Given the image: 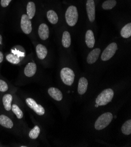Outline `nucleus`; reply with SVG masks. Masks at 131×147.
I'll return each instance as SVG.
<instances>
[{
	"instance_id": "nucleus-6",
	"label": "nucleus",
	"mask_w": 131,
	"mask_h": 147,
	"mask_svg": "<svg viewBox=\"0 0 131 147\" xmlns=\"http://www.w3.org/2000/svg\"><path fill=\"white\" fill-rule=\"evenodd\" d=\"M26 103L28 106L31 108L39 115H43L45 114V109L41 105H38L37 102L31 98H28L26 99Z\"/></svg>"
},
{
	"instance_id": "nucleus-26",
	"label": "nucleus",
	"mask_w": 131,
	"mask_h": 147,
	"mask_svg": "<svg viewBox=\"0 0 131 147\" xmlns=\"http://www.w3.org/2000/svg\"><path fill=\"white\" fill-rule=\"evenodd\" d=\"M7 60L13 64H18L20 62V59L18 56L13 55V54H9L6 56Z\"/></svg>"
},
{
	"instance_id": "nucleus-3",
	"label": "nucleus",
	"mask_w": 131,
	"mask_h": 147,
	"mask_svg": "<svg viewBox=\"0 0 131 147\" xmlns=\"http://www.w3.org/2000/svg\"><path fill=\"white\" fill-rule=\"evenodd\" d=\"M65 19L69 26H74L76 25L78 20V12L76 7L71 5L68 7L65 13Z\"/></svg>"
},
{
	"instance_id": "nucleus-28",
	"label": "nucleus",
	"mask_w": 131,
	"mask_h": 147,
	"mask_svg": "<svg viewBox=\"0 0 131 147\" xmlns=\"http://www.w3.org/2000/svg\"><path fill=\"white\" fill-rule=\"evenodd\" d=\"M11 1L12 0H1V5L3 7H7Z\"/></svg>"
},
{
	"instance_id": "nucleus-21",
	"label": "nucleus",
	"mask_w": 131,
	"mask_h": 147,
	"mask_svg": "<svg viewBox=\"0 0 131 147\" xmlns=\"http://www.w3.org/2000/svg\"><path fill=\"white\" fill-rule=\"evenodd\" d=\"M47 18L52 24H56L58 21V15L54 10H50L48 11Z\"/></svg>"
},
{
	"instance_id": "nucleus-1",
	"label": "nucleus",
	"mask_w": 131,
	"mask_h": 147,
	"mask_svg": "<svg viewBox=\"0 0 131 147\" xmlns=\"http://www.w3.org/2000/svg\"><path fill=\"white\" fill-rule=\"evenodd\" d=\"M114 96V92L111 89H107L102 92L96 99V104L99 106H105L110 102Z\"/></svg>"
},
{
	"instance_id": "nucleus-7",
	"label": "nucleus",
	"mask_w": 131,
	"mask_h": 147,
	"mask_svg": "<svg viewBox=\"0 0 131 147\" xmlns=\"http://www.w3.org/2000/svg\"><path fill=\"white\" fill-rule=\"evenodd\" d=\"M21 28L25 34H30L32 31V24L27 15L24 14L22 16L21 20Z\"/></svg>"
},
{
	"instance_id": "nucleus-23",
	"label": "nucleus",
	"mask_w": 131,
	"mask_h": 147,
	"mask_svg": "<svg viewBox=\"0 0 131 147\" xmlns=\"http://www.w3.org/2000/svg\"><path fill=\"white\" fill-rule=\"evenodd\" d=\"M116 4V0H107V1H105L102 4V8L105 10H109L115 7Z\"/></svg>"
},
{
	"instance_id": "nucleus-25",
	"label": "nucleus",
	"mask_w": 131,
	"mask_h": 147,
	"mask_svg": "<svg viewBox=\"0 0 131 147\" xmlns=\"http://www.w3.org/2000/svg\"><path fill=\"white\" fill-rule=\"evenodd\" d=\"M11 109L13 113L16 114L18 119H21L23 117V113L22 110L20 109V107L17 105H13L11 106Z\"/></svg>"
},
{
	"instance_id": "nucleus-12",
	"label": "nucleus",
	"mask_w": 131,
	"mask_h": 147,
	"mask_svg": "<svg viewBox=\"0 0 131 147\" xmlns=\"http://www.w3.org/2000/svg\"><path fill=\"white\" fill-rule=\"evenodd\" d=\"M100 53V49L99 48H96L92 50L87 57V62L89 64H93L96 62Z\"/></svg>"
},
{
	"instance_id": "nucleus-24",
	"label": "nucleus",
	"mask_w": 131,
	"mask_h": 147,
	"mask_svg": "<svg viewBox=\"0 0 131 147\" xmlns=\"http://www.w3.org/2000/svg\"><path fill=\"white\" fill-rule=\"evenodd\" d=\"M40 133V128L38 126L36 125L35 126L30 132L29 133V137H30L31 139L35 140L38 138Z\"/></svg>"
},
{
	"instance_id": "nucleus-19",
	"label": "nucleus",
	"mask_w": 131,
	"mask_h": 147,
	"mask_svg": "<svg viewBox=\"0 0 131 147\" xmlns=\"http://www.w3.org/2000/svg\"><path fill=\"white\" fill-rule=\"evenodd\" d=\"M71 35L69 32L65 31L63 33L62 35V45L64 48H69L71 45Z\"/></svg>"
},
{
	"instance_id": "nucleus-29",
	"label": "nucleus",
	"mask_w": 131,
	"mask_h": 147,
	"mask_svg": "<svg viewBox=\"0 0 131 147\" xmlns=\"http://www.w3.org/2000/svg\"><path fill=\"white\" fill-rule=\"evenodd\" d=\"M3 59H4L3 53L0 52V63H1L3 61Z\"/></svg>"
},
{
	"instance_id": "nucleus-27",
	"label": "nucleus",
	"mask_w": 131,
	"mask_h": 147,
	"mask_svg": "<svg viewBox=\"0 0 131 147\" xmlns=\"http://www.w3.org/2000/svg\"><path fill=\"white\" fill-rule=\"evenodd\" d=\"M8 89V87L5 82L3 80H0V92H5Z\"/></svg>"
},
{
	"instance_id": "nucleus-8",
	"label": "nucleus",
	"mask_w": 131,
	"mask_h": 147,
	"mask_svg": "<svg viewBox=\"0 0 131 147\" xmlns=\"http://www.w3.org/2000/svg\"><path fill=\"white\" fill-rule=\"evenodd\" d=\"M86 7L88 18L90 22H93L95 19V5L94 0H88Z\"/></svg>"
},
{
	"instance_id": "nucleus-15",
	"label": "nucleus",
	"mask_w": 131,
	"mask_h": 147,
	"mask_svg": "<svg viewBox=\"0 0 131 147\" xmlns=\"http://www.w3.org/2000/svg\"><path fill=\"white\" fill-rule=\"evenodd\" d=\"M36 52L38 57L41 60L44 59L47 55L48 51L47 48L42 45V44H38L36 47Z\"/></svg>"
},
{
	"instance_id": "nucleus-16",
	"label": "nucleus",
	"mask_w": 131,
	"mask_h": 147,
	"mask_svg": "<svg viewBox=\"0 0 131 147\" xmlns=\"http://www.w3.org/2000/svg\"><path fill=\"white\" fill-rule=\"evenodd\" d=\"M0 124L7 128H11L14 125L12 120L7 116L3 114L0 115Z\"/></svg>"
},
{
	"instance_id": "nucleus-5",
	"label": "nucleus",
	"mask_w": 131,
	"mask_h": 147,
	"mask_svg": "<svg viewBox=\"0 0 131 147\" xmlns=\"http://www.w3.org/2000/svg\"><path fill=\"white\" fill-rule=\"evenodd\" d=\"M118 49V45L116 43H111L106 48L101 55V59L103 61H107L111 59Z\"/></svg>"
},
{
	"instance_id": "nucleus-31",
	"label": "nucleus",
	"mask_w": 131,
	"mask_h": 147,
	"mask_svg": "<svg viewBox=\"0 0 131 147\" xmlns=\"http://www.w3.org/2000/svg\"><path fill=\"white\" fill-rule=\"evenodd\" d=\"M95 107H99V106H98L97 104H95Z\"/></svg>"
},
{
	"instance_id": "nucleus-10",
	"label": "nucleus",
	"mask_w": 131,
	"mask_h": 147,
	"mask_svg": "<svg viewBox=\"0 0 131 147\" xmlns=\"http://www.w3.org/2000/svg\"><path fill=\"white\" fill-rule=\"evenodd\" d=\"M85 43L87 47L90 48H94L95 43V39L94 32L92 30H88L85 34Z\"/></svg>"
},
{
	"instance_id": "nucleus-4",
	"label": "nucleus",
	"mask_w": 131,
	"mask_h": 147,
	"mask_svg": "<svg viewBox=\"0 0 131 147\" xmlns=\"http://www.w3.org/2000/svg\"><path fill=\"white\" fill-rule=\"evenodd\" d=\"M61 78L65 84L71 86L74 82L75 73L71 69L64 67L61 71Z\"/></svg>"
},
{
	"instance_id": "nucleus-20",
	"label": "nucleus",
	"mask_w": 131,
	"mask_h": 147,
	"mask_svg": "<svg viewBox=\"0 0 131 147\" xmlns=\"http://www.w3.org/2000/svg\"><path fill=\"white\" fill-rule=\"evenodd\" d=\"M121 35L124 38H128L131 36V24L125 25L121 31Z\"/></svg>"
},
{
	"instance_id": "nucleus-30",
	"label": "nucleus",
	"mask_w": 131,
	"mask_h": 147,
	"mask_svg": "<svg viewBox=\"0 0 131 147\" xmlns=\"http://www.w3.org/2000/svg\"><path fill=\"white\" fill-rule=\"evenodd\" d=\"M2 39H3V38H2V36L0 35V45H1V44L2 43Z\"/></svg>"
},
{
	"instance_id": "nucleus-14",
	"label": "nucleus",
	"mask_w": 131,
	"mask_h": 147,
	"mask_svg": "<svg viewBox=\"0 0 131 147\" xmlns=\"http://www.w3.org/2000/svg\"><path fill=\"white\" fill-rule=\"evenodd\" d=\"M88 80H87V79L85 78L82 77L80 78L78 86V93L81 95H82L84 93H85V92L87 90V89H88Z\"/></svg>"
},
{
	"instance_id": "nucleus-2",
	"label": "nucleus",
	"mask_w": 131,
	"mask_h": 147,
	"mask_svg": "<svg viewBox=\"0 0 131 147\" xmlns=\"http://www.w3.org/2000/svg\"><path fill=\"white\" fill-rule=\"evenodd\" d=\"M113 115L111 113H105L99 116L95 123V128L97 130H101L106 128L111 123Z\"/></svg>"
},
{
	"instance_id": "nucleus-9",
	"label": "nucleus",
	"mask_w": 131,
	"mask_h": 147,
	"mask_svg": "<svg viewBox=\"0 0 131 147\" xmlns=\"http://www.w3.org/2000/svg\"><path fill=\"white\" fill-rule=\"evenodd\" d=\"M38 34L42 40H46L49 37L50 31L48 25L45 24H42L38 28Z\"/></svg>"
},
{
	"instance_id": "nucleus-13",
	"label": "nucleus",
	"mask_w": 131,
	"mask_h": 147,
	"mask_svg": "<svg viewBox=\"0 0 131 147\" xmlns=\"http://www.w3.org/2000/svg\"><path fill=\"white\" fill-rule=\"evenodd\" d=\"M48 92L50 96L54 100L58 101L62 100L63 97L62 93L59 89H57V88L50 87L48 90Z\"/></svg>"
},
{
	"instance_id": "nucleus-17",
	"label": "nucleus",
	"mask_w": 131,
	"mask_h": 147,
	"mask_svg": "<svg viewBox=\"0 0 131 147\" xmlns=\"http://www.w3.org/2000/svg\"><path fill=\"white\" fill-rule=\"evenodd\" d=\"M36 11L35 5L34 3L31 1L29 2L26 6V12H27V16L30 20H31L34 18L35 13Z\"/></svg>"
},
{
	"instance_id": "nucleus-22",
	"label": "nucleus",
	"mask_w": 131,
	"mask_h": 147,
	"mask_svg": "<svg viewBox=\"0 0 131 147\" xmlns=\"http://www.w3.org/2000/svg\"><path fill=\"white\" fill-rule=\"evenodd\" d=\"M122 132L125 135L129 136L131 134V120L126 121L122 127Z\"/></svg>"
},
{
	"instance_id": "nucleus-11",
	"label": "nucleus",
	"mask_w": 131,
	"mask_h": 147,
	"mask_svg": "<svg viewBox=\"0 0 131 147\" xmlns=\"http://www.w3.org/2000/svg\"><path fill=\"white\" fill-rule=\"evenodd\" d=\"M37 71V65L34 62H30L26 65L24 69V74L27 77L33 76Z\"/></svg>"
},
{
	"instance_id": "nucleus-18",
	"label": "nucleus",
	"mask_w": 131,
	"mask_h": 147,
	"mask_svg": "<svg viewBox=\"0 0 131 147\" xmlns=\"http://www.w3.org/2000/svg\"><path fill=\"white\" fill-rule=\"evenodd\" d=\"M12 101V96L10 94H5L3 98V102L5 109L7 111H10L11 109V102Z\"/></svg>"
}]
</instances>
